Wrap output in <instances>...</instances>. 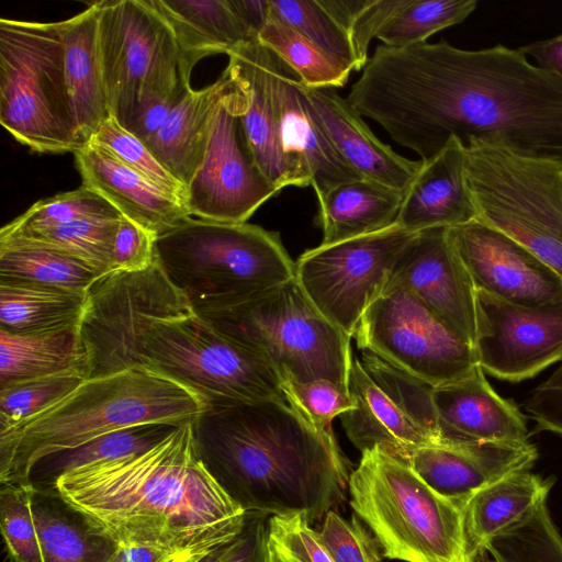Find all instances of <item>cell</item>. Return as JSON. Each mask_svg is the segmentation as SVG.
Returning a JSON list of instances; mask_svg holds the SVG:
<instances>
[{"mask_svg":"<svg viewBox=\"0 0 562 562\" xmlns=\"http://www.w3.org/2000/svg\"><path fill=\"white\" fill-rule=\"evenodd\" d=\"M346 99L422 161L452 137L562 161V78L519 48L379 45Z\"/></svg>","mask_w":562,"mask_h":562,"instance_id":"1","label":"cell"},{"mask_svg":"<svg viewBox=\"0 0 562 562\" xmlns=\"http://www.w3.org/2000/svg\"><path fill=\"white\" fill-rule=\"evenodd\" d=\"M48 486L121 547L173 554L229 542L246 514L199 459L191 423L142 452L70 470Z\"/></svg>","mask_w":562,"mask_h":562,"instance_id":"2","label":"cell"},{"mask_svg":"<svg viewBox=\"0 0 562 562\" xmlns=\"http://www.w3.org/2000/svg\"><path fill=\"white\" fill-rule=\"evenodd\" d=\"M191 427L204 468L245 513L302 514L314 524L346 499L352 469L333 431L286 402L209 406Z\"/></svg>","mask_w":562,"mask_h":562,"instance_id":"3","label":"cell"},{"mask_svg":"<svg viewBox=\"0 0 562 562\" xmlns=\"http://www.w3.org/2000/svg\"><path fill=\"white\" fill-rule=\"evenodd\" d=\"M206 408L198 394L147 369L86 379L56 404L0 432V483L30 484L34 467L49 456L132 426L189 424Z\"/></svg>","mask_w":562,"mask_h":562,"instance_id":"4","label":"cell"},{"mask_svg":"<svg viewBox=\"0 0 562 562\" xmlns=\"http://www.w3.org/2000/svg\"><path fill=\"white\" fill-rule=\"evenodd\" d=\"M155 255L193 311L234 305L295 278L279 233L247 222L189 217L156 238Z\"/></svg>","mask_w":562,"mask_h":562,"instance_id":"5","label":"cell"},{"mask_svg":"<svg viewBox=\"0 0 562 562\" xmlns=\"http://www.w3.org/2000/svg\"><path fill=\"white\" fill-rule=\"evenodd\" d=\"M361 453L349 477V504L374 535L385 558L472 562L462 501L436 492L406 459L382 447Z\"/></svg>","mask_w":562,"mask_h":562,"instance_id":"6","label":"cell"},{"mask_svg":"<svg viewBox=\"0 0 562 562\" xmlns=\"http://www.w3.org/2000/svg\"><path fill=\"white\" fill-rule=\"evenodd\" d=\"M193 312L265 359L280 378L348 387L350 337L316 310L295 278L244 302Z\"/></svg>","mask_w":562,"mask_h":562,"instance_id":"7","label":"cell"},{"mask_svg":"<svg viewBox=\"0 0 562 562\" xmlns=\"http://www.w3.org/2000/svg\"><path fill=\"white\" fill-rule=\"evenodd\" d=\"M110 115L128 132L150 109L192 88L175 33L151 0L91 2Z\"/></svg>","mask_w":562,"mask_h":562,"instance_id":"8","label":"cell"},{"mask_svg":"<svg viewBox=\"0 0 562 562\" xmlns=\"http://www.w3.org/2000/svg\"><path fill=\"white\" fill-rule=\"evenodd\" d=\"M463 147L475 220L507 235L562 277V161L524 156L481 139Z\"/></svg>","mask_w":562,"mask_h":562,"instance_id":"9","label":"cell"},{"mask_svg":"<svg viewBox=\"0 0 562 562\" xmlns=\"http://www.w3.org/2000/svg\"><path fill=\"white\" fill-rule=\"evenodd\" d=\"M0 123L38 154L74 153L80 146L61 22L0 20Z\"/></svg>","mask_w":562,"mask_h":562,"instance_id":"10","label":"cell"},{"mask_svg":"<svg viewBox=\"0 0 562 562\" xmlns=\"http://www.w3.org/2000/svg\"><path fill=\"white\" fill-rule=\"evenodd\" d=\"M139 368L164 375L209 406L233 402H286L277 370L217 331L193 311L156 322L138 342Z\"/></svg>","mask_w":562,"mask_h":562,"instance_id":"11","label":"cell"},{"mask_svg":"<svg viewBox=\"0 0 562 562\" xmlns=\"http://www.w3.org/2000/svg\"><path fill=\"white\" fill-rule=\"evenodd\" d=\"M192 311L157 258L144 270L102 276L87 291L78 326L88 379L138 369V342L144 330Z\"/></svg>","mask_w":562,"mask_h":562,"instance_id":"12","label":"cell"},{"mask_svg":"<svg viewBox=\"0 0 562 562\" xmlns=\"http://www.w3.org/2000/svg\"><path fill=\"white\" fill-rule=\"evenodd\" d=\"M416 235L394 224L373 234L321 244L295 261V280L316 310L352 338Z\"/></svg>","mask_w":562,"mask_h":562,"instance_id":"13","label":"cell"},{"mask_svg":"<svg viewBox=\"0 0 562 562\" xmlns=\"http://www.w3.org/2000/svg\"><path fill=\"white\" fill-rule=\"evenodd\" d=\"M353 337L360 351L376 355L432 386L458 381L477 364L473 346L397 285L386 286L370 305Z\"/></svg>","mask_w":562,"mask_h":562,"instance_id":"14","label":"cell"},{"mask_svg":"<svg viewBox=\"0 0 562 562\" xmlns=\"http://www.w3.org/2000/svg\"><path fill=\"white\" fill-rule=\"evenodd\" d=\"M231 80L218 102L203 164L187 188L184 204L191 217L245 223L280 190L256 162L241 122V94Z\"/></svg>","mask_w":562,"mask_h":562,"instance_id":"15","label":"cell"},{"mask_svg":"<svg viewBox=\"0 0 562 562\" xmlns=\"http://www.w3.org/2000/svg\"><path fill=\"white\" fill-rule=\"evenodd\" d=\"M474 351L484 372L519 382L562 360V301L513 304L476 290Z\"/></svg>","mask_w":562,"mask_h":562,"instance_id":"16","label":"cell"},{"mask_svg":"<svg viewBox=\"0 0 562 562\" xmlns=\"http://www.w3.org/2000/svg\"><path fill=\"white\" fill-rule=\"evenodd\" d=\"M447 236L476 290L526 306L562 301V277L502 232L473 220Z\"/></svg>","mask_w":562,"mask_h":562,"instance_id":"17","label":"cell"},{"mask_svg":"<svg viewBox=\"0 0 562 562\" xmlns=\"http://www.w3.org/2000/svg\"><path fill=\"white\" fill-rule=\"evenodd\" d=\"M391 285L411 291L474 348L476 289L447 228L417 233L400 255L386 286Z\"/></svg>","mask_w":562,"mask_h":562,"instance_id":"18","label":"cell"},{"mask_svg":"<svg viewBox=\"0 0 562 562\" xmlns=\"http://www.w3.org/2000/svg\"><path fill=\"white\" fill-rule=\"evenodd\" d=\"M274 100L291 187L311 186L319 198L342 182L361 178L337 153L300 78L281 58L274 75Z\"/></svg>","mask_w":562,"mask_h":562,"instance_id":"19","label":"cell"},{"mask_svg":"<svg viewBox=\"0 0 562 562\" xmlns=\"http://www.w3.org/2000/svg\"><path fill=\"white\" fill-rule=\"evenodd\" d=\"M538 450L530 441H450L414 450L411 468L436 492L464 501L480 488L520 470H530Z\"/></svg>","mask_w":562,"mask_h":562,"instance_id":"20","label":"cell"},{"mask_svg":"<svg viewBox=\"0 0 562 562\" xmlns=\"http://www.w3.org/2000/svg\"><path fill=\"white\" fill-rule=\"evenodd\" d=\"M225 71L241 94V122L256 159L266 178L280 191L291 187L282 153L274 100V75L279 57L258 38L228 54Z\"/></svg>","mask_w":562,"mask_h":562,"instance_id":"21","label":"cell"},{"mask_svg":"<svg viewBox=\"0 0 562 562\" xmlns=\"http://www.w3.org/2000/svg\"><path fill=\"white\" fill-rule=\"evenodd\" d=\"M82 184L156 238L190 216L184 201L91 142L75 151Z\"/></svg>","mask_w":562,"mask_h":562,"instance_id":"22","label":"cell"},{"mask_svg":"<svg viewBox=\"0 0 562 562\" xmlns=\"http://www.w3.org/2000/svg\"><path fill=\"white\" fill-rule=\"evenodd\" d=\"M303 89L327 137L352 170L390 188L407 189L422 166L420 159L405 158L380 140L337 88Z\"/></svg>","mask_w":562,"mask_h":562,"instance_id":"23","label":"cell"},{"mask_svg":"<svg viewBox=\"0 0 562 562\" xmlns=\"http://www.w3.org/2000/svg\"><path fill=\"white\" fill-rule=\"evenodd\" d=\"M432 398L446 442H529L526 416L494 391L479 364L458 381L434 386Z\"/></svg>","mask_w":562,"mask_h":562,"instance_id":"24","label":"cell"},{"mask_svg":"<svg viewBox=\"0 0 562 562\" xmlns=\"http://www.w3.org/2000/svg\"><path fill=\"white\" fill-rule=\"evenodd\" d=\"M348 390L355 406L340 415V419L349 440L361 452L382 447L407 460L414 450L438 443L415 422L400 398L374 381L353 356Z\"/></svg>","mask_w":562,"mask_h":562,"instance_id":"25","label":"cell"},{"mask_svg":"<svg viewBox=\"0 0 562 562\" xmlns=\"http://www.w3.org/2000/svg\"><path fill=\"white\" fill-rule=\"evenodd\" d=\"M476 218L464 175V147L456 137L422 161L404 192L395 224L409 233L469 223Z\"/></svg>","mask_w":562,"mask_h":562,"instance_id":"26","label":"cell"},{"mask_svg":"<svg viewBox=\"0 0 562 562\" xmlns=\"http://www.w3.org/2000/svg\"><path fill=\"white\" fill-rule=\"evenodd\" d=\"M231 81L224 70L212 85L200 90L191 89L145 142L186 189L203 164L218 102Z\"/></svg>","mask_w":562,"mask_h":562,"instance_id":"27","label":"cell"},{"mask_svg":"<svg viewBox=\"0 0 562 562\" xmlns=\"http://www.w3.org/2000/svg\"><path fill=\"white\" fill-rule=\"evenodd\" d=\"M553 485L530 470L509 473L463 501V521L470 560L475 562L487 543L529 517Z\"/></svg>","mask_w":562,"mask_h":562,"instance_id":"28","label":"cell"},{"mask_svg":"<svg viewBox=\"0 0 562 562\" xmlns=\"http://www.w3.org/2000/svg\"><path fill=\"white\" fill-rule=\"evenodd\" d=\"M60 22L66 83L79 143L82 146L110 116L101 67L95 8L90 3L82 12Z\"/></svg>","mask_w":562,"mask_h":562,"instance_id":"29","label":"cell"},{"mask_svg":"<svg viewBox=\"0 0 562 562\" xmlns=\"http://www.w3.org/2000/svg\"><path fill=\"white\" fill-rule=\"evenodd\" d=\"M170 24L191 74L199 60L228 54L258 38L234 8L232 0H151Z\"/></svg>","mask_w":562,"mask_h":562,"instance_id":"30","label":"cell"},{"mask_svg":"<svg viewBox=\"0 0 562 562\" xmlns=\"http://www.w3.org/2000/svg\"><path fill=\"white\" fill-rule=\"evenodd\" d=\"M43 562H109L121 546L50 486L31 483Z\"/></svg>","mask_w":562,"mask_h":562,"instance_id":"31","label":"cell"},{"mask_svg":"<svg viewBox=\"0 0 562 562\" xmlns=\"http://www.w3.org/2000/svg\"><path fill=\"white\" fill-rule=\"evenodd\" d=\"M405 191L359 178L342 182L317 198L316 223L322 244L373 234L395 224Z\"/></svg>","mask_w":562,"mask_h":562,"instance_id":"32","label":"cell"},{"mask_svg":"<svg viewBox=\"0 0 562 562\" xmlns=\"http://www.w3.org/2000/svg\"><path fill=\"white\" fill-rule=\"evenodd\" d=\"M87 292L0 280V330L43 335L78 328Z\"/></svg>","mask_w":562,"mask_h":562,"instance_id":"33","label":"cell"},{"mask_svg":"<svg viewBox=\"0 0 562 562\" xmlns=\"http://www.w3.org/2000/svg\"><path fill=\"white\" fill-rule=\"evenodd\" d=\"M87 370L78 328L43 335L0 330V386L59 373Z\"/></svg>","mask_w":562,"mask_h":562,"instance_id":"34","label":"cell"},{"mask_svg":"<svg viewBox=\"0 0 562 562\" xmlns=\"http://www.w3.org/2000/svg\"><path fill=\"white\" fill-rule=\"evenodd\" d=\"M102 274L69 255L15 240H0V280L87 292Z\"/></svg>","mask_w":562,"mask_h":562,"instance_id":"35","label":"cell"},{"mask_svg":"<svg viewBox=\"0 0 562 562\" xmlns=\"http://www.w3.org/2000/svg\"><path fill=\"white\" fill-rule=\"evenodd\" d=\"M177 427L170 424H146L102 435L82 446L41 460L32 470L30 482L36 476V482L32 484L48 486L58 475L70 470L142 452Z\"/></svg>","mask_w":562,"mask_h":562,"instance_id":"36","label":"cell"},{"mask_svg":"<svg viewBox=\"0 0 562 562\" xmlns=\"http://www.w3.org/2000/svg\"><path fill=\"white\" fill-rule=\"evenodd\" d=\"M120 220H82L36 232L0 233V240L27 243L69 255L104 276L112 271L111 258Z\"/></svg>","mask_w":562,"mask_h":562,"instance_id":"37","label":"cell"},{"mask_svg":"<svg viewBox=\"0 0 562 562\" xmlns=\"http://www.w3.org/2000/svg\"><path fill=\"white\" fill-rule=\"evenodd\" d=\"M258 41L281 58L308 88H340L350 71L338 65L318 46L270 12Z\"/></svg>","mask_w":562,"mask_h":562,"instance_id":"38","label":"cell"},{"mask_svg":"<svg viewBox=\"0 0 562 562\" xmlns=\"http://www.w3.org/2000/svg\"><path fill=\"white\" fill-rule=\"evenodd\" d=\"M476 5L475 0H405L376 38L393 48L425 43L435 33L462 23Z\"/></svg>","mask_w":562,"mask_h":562,"instance_id":"39","label":"cell"},{"mask_svg":"<svg viewBox=\"0 0 562 562\" xmlns=\"http://www.w3.org/2000/svg\"><path fill=\"white\" fill-rule=\"evenodd\" d=\"M120 217L121 213L108 200L81 184L75 190L36 201L5 224L0 233L36 232L76 221Z\"/></svg>","mask_w":562,"mask_h":562,"instance_id":"40","label":"cell"},{"mask_svg":"<svg viewBox=\"0 0 562 562\" xmlns=\"http://www.w3.org/2000/svg\"><path fill=\"white\" fill-rule=\"evenodd\" d=\"M86 379H88L86 369L72 368L0 386V432L14 429L56 404Z\"/></svg>","mask_w":562,"mask_h":562,"instance_id":"41","label":"cell"},{"mask_svg":"<svg viewBox=\"0 0 562 562\" xmlns=\"http://www.w3.org/2000/svg\"><path fill=\"white\" fill-rule=\"evenodd\" d=\"M485 551L493 562H562V536L547 502L525 520L492 539Z\"/></svg>","mask_w":562,"mask_h":562,"instance_id":"42","label":"cell"},{"mask_svg":"<svg viewBox=\"0 0 562 562\" xmlns=\"http://www.w3.org/2000/svg\"><path fill=\"white\" fill-rule=\"evenodd\" d=\"M269 8L272 14L318 46L342 68L357 71L347 33L318 0H269Z\"/></svg>","mask_w":562,"mask_h":562,"instance_id":"43","label":"cell"},{"mask_svg":"<svg viewBox=\"0 0 562 562\" xmlns=\"http://www.w3.org/2000/svg\"><path fill=\"white\" fill-rule=\"evenodd\" d=\"M321 5L347 33L357 71L367 64L368 48L387 20L405 0H318Z\"/></svg>","mask_w":562,"mask_h":562,"instance_id":"44","label":"cell"},{"mask_svg":"<svg viewBox=\"0 0 562 562\" xmlns=\"http://www.w3.org/2000/svg\"><path fill=\"white\" fill-rule=\"evenodd\" d=\"M0 528L13 562H43L31 506V483H1Z\"/></svg>","mask_w":562,"mask_h":562,"instance_id":"45","label":"cell"},{"mask_svg":"<svg viewBox=\"0 0 562 562\" xmlns=\"http://www.w3.org/2000/svg\"><path fill=\"white\" fill-rule=\"evenodd\" d=\"M184 201L186 187L158 160L148 146L110 115L89 140Z\"/></svg>","mask_w":562,"mask_h":562,"instance_id":"46","label":"cell"},{"mask_svg":"<svg viewBox=\"0 0 562 562\" xmlns=\"http://www.w3.org/2000/svg\"><path fill=\"white\" fill-rule=\"evenodd\" d=\"M280 380L286 403L321 431L331 432L333 419L355 406L348 387L328 380L299 382L285 376Z\"/></svg>","mask_w":562,"mask_h":562,"instance_id":"47","label":"cell"},{"mask_svg":"<svg viewBox=\"0 0 562 562\" xmlns=\"http://www.w3.org/2000/svg\"><path fill=\"white\" fill-rule=\"evenodd\" d=\"M312 525L302 514L270 516L271 562H334Z\"/></svg>","mask_w":562,"mask_h":562,"instance_id":"48","label":"cell"},{"mask_svg":"<svg viewBox=\"0 0 562 562\" xmlns=\"http://www.w3.org/2000/svg\"><path fill=\"white\" fill-rule=\"evenodd\" d=\"M318 533L334 562H384L379 541L357 515L347 519L329 510Z\"/></svg>","mask_w":562,"mask_h":562,"instance_id":"49","label":"cell"},{"mask_svg":"<svg viewBox=\"0 0 562 562\" xmlns=\"http://www.w3.org/2000/svg\"><path fill=\"white\" fill-rule=\"evenodd\" d=\"M155 240L156 237L149 232L122 216L112 251V271H139L148 268L156 258Z\"/></svg>","mask_w":562,"mask_h":562,"instance_id":"50","label":"cell"},{"mask_svg":"<svg viewBox=\"0 0 562 562\" xmlns=\"http://www.w3.org/2000/svg\"><path fill=\"white\" fill-rule=\"evenodd\" d=\"M269 517L265 513L247 512L241 529L225 544L222 562H271Z\"/></svg>","mask_w":562,"mask_h":562,"instance_id":"51","label":"cell"},{"mask_svg":"<svg viewBox=\"0 0 562 562\" xmlns=\"http://www.w3.org/2000/svg\"><path fill=\"white\" fill-rule=\"evenodd\" d=\"M525 409L537 424V431L562 436V360L557 370L533 389Z\"/></svg>","mask_w":562,"mask_h":562,"instance_id":"52","label":"cell"},{"mask_svg":"<svg viewBox=\"0 0 562 562\" xmlns=\"http://www.w3.org/2000/svg\"><path fill=\"white\" fill-rule=\"evenodd\" d=\"M519 49L542 69L562 78V33L548 40L526 44Z\"/></svg>","mask_w":562,"mask_h":562,"instance_id":"53","label":"cell"},{"mask_svg":"<svg viewBox=\"0 0 562 562\" xmlns=\"http://www.w3.org/2000/svg\"><path fill=\"white\" fill-rule=\"evenodd\" d=\"M247 26L258 36L269 16V0H232Z\"/></svg>","mask_w":562,"mask_h":562,"instance_id":"54","label":"cell"},{"mask_svg":"<svg viewBox=\"0 0 562 562\" xmlns=\"http://www.w3.org/2000/svg\"><path fill=\"white\" fill-rule=\"evenodd\" d=\"M225 544L207 552L206 554L201 557L198 562H222V554H223Z\"/></svg>","mask_w":562,"mask_h":562,"instance_id":"55","label":"cell"},{"mask_svg":"<svg viewBox=\"0 0 562 562\" xmlns=\"http://www.w3.org/2000/svg\"><path fill=\"white\" fill-rule=\"evenodd\" d=\"M206 553H183L175 562H198Z\"/></svg>","mask_w":562,"mask_h":562,"instance_id":"56","label":"cell"},{"mask_svg":"<svg viewBox=\"0 0 562 562\" xmlns=\"http://www.w3.org/2000/svg\"><path fill=\"white\" fill-rule=\"evenodd\" d=\"M109 562H123L122 547L116 551V553L111 558Z\"/></svg>","mask_w":562,"mask_h":562,"instance_id":"57","label":"cell"}]
</instances>
